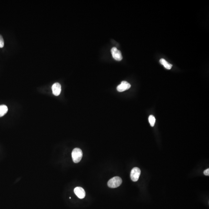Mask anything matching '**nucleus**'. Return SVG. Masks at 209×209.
<instances>
[{
    "label": "nucleus",
    "instance_id": "obj_1",
    "mask_svg": "<svg viewBox=\"0 0 209 209\" xmlns=\"http://www.w3.org/2000/svg\"><path fill=\"white\" fill-rule=\"evenodd\" d=\"M72 157L74 162L78 163L81 161L82 157V150L80 148H75L72 151Z\"/></svg>",
    "mask_w": 209,
    "mask_h": 209
},
{
    "label": "nucleus",
    "instance_id": "obj_2",
    "mask_svg": "<svg viewBox=\"0 0 209 209\" xmlns=\"http://www.w3.org/2000/svg\"><path fill=\"white\" fill-rule=\"evenodd\" d=\"M122 183L121 178L119 177L116 176L110 179L108 182L107 184L109 188H115L119 187Z\"/></svg>",
    "mask_w": 209,
    "mask_h": 209
},
{
    "label": "nucleus",
    "instance_id": "obj_3",
    "mask_svg": "<svg viewBox=\"0 0 209 209\" xmlns=\"http://www.w3.org/2000/svg\"><path fill=\"white\" fill-rule=\"evenodd\" d=\"M141 174L140 169L137 167H135L131 172V178L132 181L136 182L138 180Z\"/></svg>",
    "mask_w": 209,
    "mask_h": 209
},
{
    "label": "nucleus",
    "instance_id": "obj_4",
    "mask_svg": "<svg viewBox=\"0 0 209 209\" xmlns=\"http://www.w3.org/2000/svg\"><path fill=\"white\" fill-rule=\"evenodd\" d=\"M111 53L113 58L115 60L121 61L123 59L121 52L120 50H118L116 47H113L111 49Z\"/></svg>",
    "mask_w": 209,
    "mask_h": 209
},
{
    "label": "nucleus",
    "instance_id": "obj_5",
    "mask_svg": "<svg viewBox=\"0 0 209 209\" xmlns=\"http://www.w3.org/2000/svg\"><path fill=\"white\" fill-rule=\"evenodd\" d=\"M130 84L128 83L126 81H122L121 83L118 86L117 89L118 92H123L125 90L129 89L131 88Z\"/></svg>",
    "mask_w": 209,
    "mask_h": 209
},
{
    "label": "nucleus",
    "instance_id": "obj_6",
    "mask_svg": "<svg viewBox=\"0 0 209 209\" xmlns=\"http://www.w3.org/2000/svg\"><path fill=\"white\" fill-rule=\"evenodd\" d=\"M74 192L79 198L83 199L86 196L85 191L81 187H78L75 188Z\"/></svg>",
    "mask_w": 209,
    "mask_h": 209
},
{
    "label": "nucleus",
    "instance_id": "obj_7",
    "mask_svg": "<svg viewBox=\"0 0 209 209\" xmlns=\"http://www.w3.org/2000/svg\"><path fill=\"white\" fill-rule=\"evenodd\" d=\"M52 89L53 94L56 96H59L61 93V86L60 84L58 82H56L54 84L52 87Z\"/></svg>",
    "mask_w": 209,
    "mask_h": 209
},
{
    "label": "nucleus",
    "instance_id": "obj_8",
    "mask_svg": "<svg viewBox=\"0 0 209 209\" xmlns=\"http://www.w3.org/2000/svg\"><path fill=\"white\" fill-rule=\"evenodd\" d=\"M8 108L6 105L4 104L0 105V117L5 115L8 112Z\"/></svg>",
    "mask_w": 209,
    "mask_h": 209
},
{
    "label": "nucleus",
    "instance_id": "obj_9",
    "mask_svg": "<svg viewBox=\"0 0 209 209\" xmlns=\"http://www.w3.org/2000/svg\"><path fill=\"white\" fill-rule=\"evenodd\" d=\"M159 62L161 64L163 65L164 66V67L166 68V69H171L172 67V65L170 64L169 63V62H167V61L165 59H160L159 60Z\"/></svg>",
    "mask_w": 209,
    "mask_h": 209
},
{
    "label": "nucleus",
    "instance_id": "obj_10",
    "mask_svg": "<svg viewBox=\"0 0 209 209\" xmlns=\"http://www.w3.org/2000/svg\"><path fill=\"white\" fill-rule=\"evenodd\" d=\"M148 120H149V123H150L151 126V127H153L154 126L156 121V119L155 117L153 115H150L149 116Z\"/></svg>",
    "mask_w": 209,
    "mask_h": 209
},
{
    "label": "nucleus",
    "instance_id": "obj_11",
    "mask_svg": "<svg viewBox=\"0 0 209 209\" xmlns=\"http://www.w3.org/2000/svg\"><path fill=\"white\" fill-rule=\"evenodd\" d=\"M4 40L3 37L0 35V48H3L4 46Z\"/></svg>",
    "mask_w": 209,
    "mask_h": 209
},
{
    "label": "nucleus",
    "instance_id": "obj_12",
    "mask_svg": "<svg viewBox=\"0 0 209 209\" xmlns=\"http://www.w3.org/2000/svg\"><path fill=\"white\" fill-rule=\"evenodd\" d=\"M204 175L206 176H209V169H206V170H204Z\"/></svg>",
    "mask_w": 209,
    "mask_h": 209
}]
</instances>
